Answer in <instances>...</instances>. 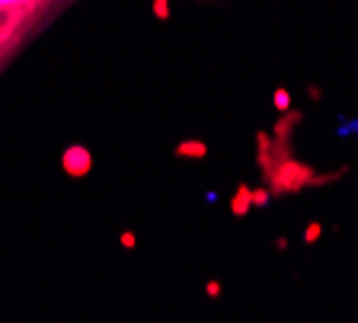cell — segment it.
<instances>
[{"mask_svg": "<svg viewBox=\"0 0 358 323\" xmlns=\"http://www.w3.org/2000/svg\"><path fill=\"white\" fill-rule=\"evenodd\" d=\"M195 7H205V10H215V7H224V0H189Z\"/></svg>", "mask_w": 358, "mask_h": 323, "instance_id": "obj_2", "label": "cell"}, {"mask_svg": "<svg viewBox=\"0 0 358 323\" xmlns=\"http://www.w3.org/2000/svg\"><path fill=\"white\" fill-rule=\"evenodd\" d=\"M80 0H0V77Z\"/></svg>", "mask_w": 358, "mask_h": 323, "instance_id": "obj_1", "label": "cell"}]
</instances>
